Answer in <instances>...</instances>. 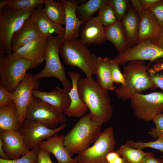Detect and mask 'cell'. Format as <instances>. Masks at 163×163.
Wrapping results in <instances>:
<instances>
[{
	"mask_svg": "<svg viewBox=\"0 0 163 163\" xmlns=\"http://www.w3.org/2000/svg\"><path fill=\"white\" fill-rule=\"evenodd\" d=\"M78 89L81 99L92 117L103 123H107L113 112L107 90L92 77L80 79Z\"/></svg>",
	"mask_w": 163,
	"mask_h": 163,
	"instance_id": "obj_1",
	"label": "cell"
},
{
	"mask_svg": "<svg viewBox=\"0 0 163 163\" xmlns=\"http://www.w3.org/2000/svg\"><path fill=\"white\" fill-rule=\"evenodd\" d=\"M103 123L94 118L89 113L81 117L64 138V146L72 157L94 144L101 133Z\"/></svg>",
	"mask_w": 163,
	"mask_h": 163,
	"instance_id": "obj_2",
	"label": "cell"
},
{
	"mask_svg": "<svg viewBox=\"0 0 163 163\" xmlns=\"http://www.w3.org/2000/svg\"><path fill=\"white\" fill-rule=\"evenodd\" d=\"M125 84L115 90L117 96L123 101L130 99L137 94L148 89L157 88L152 83L148 72L145 61L133 60L123 68Z\"/></svg>",
	"mask_w": 163,
	"mask_h": 163,
	"instance_id": "obj_3",
	"label": "cell"
},
{
	"mask_svg": "<svg viewBox=\"0 0 163 163\" xmlns=\"http://www.w3.org/2000/svg\"><path fill=\"white\" fill-rule=\"evenodd\" d=\"M59 53L66 65L80 69L86 77L95 74L98 57L78 38L63 39Z\"/></svg>",
	"mask_w": 163,
	"mask_h": 163,
	"instance_id": "obj_4",
	"label": "cell"
},
{
	"mask_svg": "<svg viewBox=\"0 0 163 163\" xmlns=\"http://www.w3.org/2000/svg\"><path fill=\"white\" fill-rule=\"evenodd\" d=\"M0 86L13 93L24 77L27 71L38 65L32 61L0 53Z\"/></svg>",
	"mask_w": 163,
	"mask_h": 163,
	"instance_id": "obj_5",
	"label": "cell"
},
{
	"mask_svg": "<svg viewBox=\"0 0 163 163\" xmlns=\"http://www.w3.org/2000/svg\"><path fill=\"white\" fill-rule=\"evenodd\" d=\"M63 38L56 35L47 37V49L45 60V65L39 73L33 75L34 78L39 80L43 78L54 77L61 83L63 89L69 92L72 88V84L67 78L65 69L61 63L59 53Z\"/></svg>",
	"mask_w": 163,
	"mask_h": 163,
	"instance_id": "obj_6",
	"label": "cell"
},
{
	"mask_svg": "<svg viewBox=\"0 0 163 163\" xmlns=\"http://www.w3.org/2000/svg\"><path fill=\"white\" fill-rule=\"evenodd\" d=\"M31 11L16 10L6 6L0 9V53H12V37L30 16Z\"/></svg>",
	"mask_w": 163,
	"mask_h": 163,
	"instance_id": "obj_7",
	"label": "cell"
},
{
	"mask_svg": "<svg viewBox=\"0 0 163 163\" xmlns=\"http://www.w3.org/2000/svg\"><path fill=\"white\" fill-rule=\"evenodd\" d=\"M116 145L113 128L110 126L101 132L92 146L74 159L78 163H105L107 155L114 150Z\"/></svg>",
	"mask_w": 163,
	"mask_h": 163,
	"instance_id": "obj_8",
	"label": "cell"
},
{
	"mask_svg": "<svg viewBox=\"0 0 163 163\" xmlns=\"http://www.w3.org/2000/svg\"><path fill=\"white\" fill-rule=\"evenodd\" d=\"M130 100L136 117L144 121H152L156 115L163 112V92L137 94Z\"/></svg>",
	"mask_w": 163,
	"mask_h": 163,
	"instance_id": "obj_9",
	"label": "cell"
},
{
	"mask_svg": "<svg viewBox=\"0 0 163 163\" xmlns=\"http://www.w3.org/2000/svg\"><path fill=\"white\" fill-rule=\"evenodd\" d=\"M26 119L34 120L53 129L58 123H66V116L40 99L34 97L28 106Z\"/></svg>",
	"mask_w": 163,
	"mask_h": 163,
	"instance_id": "obj_10",
	"label": "cell"
},
{
	"mask_svg": "<svg viewBox=\"0 0 163 163\" xmlns=\"http://www.w3.org/2000/svg\"><path fill=\"white\" fill-rule=\"evenodd\" d=\"M66 126L64 123L52 129L34 120L26 119L20 125L18 132L25 145L30 150L37 146L43 139L57 134Z\"/></svg>",
	"mask_w": 163,
	"mask_h": 163,
	"instance_id": "obj_11",
	"label": "cell"
},
{
	"mask_svg": "<svg viewBox=\"0 0 163 163\" xmlns=\"http://www.w3.org/2000/svg\"><path fill=\"white\" fill-rule=\"evenodd\" d=\"M163 58V48L153 43L149 39L142 40L135 46L126 49L118 55L112 61L119 66L133 60L155 61Z\"/></svg>",
	"mask_w": 163,
	"mask_h": 163,
	"instance_id": "obj_12",
	"label": "cell"
},
{
	"mask_svg": "<svg viewBox=\"0 0 163 163\" xmlns=\"http://www.w3.org/2000/svg\"><path fill=\"white\" fill-rule=\"evenodd\" d=\"M40 85L39 80L34 79L32 73L27 72L12 93L19 126L25 120L28 107L34 98L33 91L39 89Z\"/></svg>",
	"mask_w": 163,
	"mask_h": 163,
	"instance_id": "obj_13",
	"label": "cell"
},
{
	"mask_svg": "<svg viewBox=\"0 0 163 163\" xmlns=\"http://www.w3.org/2000/svg\"><path fill=\"white\" fill-rule=\"evenodd\" d=\"M47 37L41 35L33 41L21 47L12 54L30 61L38 65L44 60L47 49Z\"/></svg>",
	"mask_w": 163,
	"mask_h": 163,
	"instance_id": "obj_14",
	"label": "cell"
},
{
	"mask_svg": "<svg viewBox=\"0 0 163 163\" xmlns=\"http://www.w3.org/2000/svg\"><path fill=\"white\" fill-rule=\"evenodd\" d=\"M4 152L9 159L19 158L30 150L25 145L18 131L7 130L0 131Z\"/></svg>",
	"mask_w": 163,
	"mask_h": 163,
	"instance_id": "obj_15",
	"label": "cell"
},
{
	"mask_svg": "<svg viewBox=\"0 0 163 163\" xmlns=\"http://www.w3.org/2000/svg\"><path fill=\"white\" fill-rule=\"evenodd\" d=\"M140 18L137 41L149 39L155 44L163 28L148 9H144Z\"/></svg>",
	"mask_w": 163,
	"mask_h": 163,
	"instance_id": "obj_16",
	"label": "cell"
},
{
	"mask_svg": "<svg viewBox=\"0 0 163 163\" xmlns=\"http://www.w3.org/2000/svg\"><path fill=\"white\" fill-rule=\"evenodd\" d=\"M84 24L79 35V40L83 43L100 45L106 40L105 27L97 16H93Z\"/></svg>",
	"mask_w": 163,
	"mask_h": 163,
	"instance_id": "obj_17",
	"label": "cell"
},
{
	"mask_svg": "<svg viewBox=\"0 0 163 163\" xmlns=\"http://www.w3.org/2000/svg\"><path fill=\"white\" fill-rule=\"evenodd\" d=\"M30 16L36 24L41 35L47 37L55 33L63 38L65 27L56 23L48 18L43 4L39 5L33 10Z\"/></svg>",
	"mask_w": 163,
	"mask_h": 163,
	"instance_id": "obj_18",
	"label": "cell"
},
{
	"mask_svg": "<svg viewBox=\"0 0 163 163\" xmlns=\"http://www.w3.org/2000/svg\"><path fill=\"white\" fill-rule=\"evenodd\" d=\"M64 136L56 134L43 140L38 145L39 148L52 153L57 163H78L70 155L64 144Z\"/></svg>",
	"mask_w": 163,
	"mask_h": 163,
	"instance_id": "obj_19",
	"label": "cell"
},
{
	"mask_svg": "<svg viewBox=\"0 0 163 163\" xmlns=\"http://www.w3.org/2000/svg\"><path fill=\"white\" fill-rule=\"evenodd\" d=\"M60 1L65 11V33L63 39L78 38L81 31L80 27L85 22L80 20L77 16L76 9L79 2L75 0Z\"/></svg>",
	"mask_w": 163,
	"mask_h": 163,
	"instance_id": "obj_20",
	"label": "cell"
},
{
	"mask_svg": "<svg viewBox=\"0 0 163 163\" xmlns=\"http://www.w3.org/2000/svg\"><path fill=\"white\" fill-rule=\"evenodd\" d=\"M41 35L36 24L30 16L12 37L11 45L13 52L34 40Z\"/></svg>",
	"mask_w": 163,
	"mask_h": 163,
	"instance_id": "obj_21",
	"label": "cell"
},
{
	"mask_svg": "<svg viewBox=\"0 0 163 163\" xmlns=\"http://www.w3.org/2000/svg\"><path fill=\"white\" fill-rule=\"evenodd\" d=\"M33 96L51 105L59 112L64 113L70 106V98L68 92L58 87L50 92L33 90Z\"/></svg>",
	"mask_w": 163,
	"mask_h": 163,
	"instance_id": "obj_22",
	"label": "cell"
},
{
	"mask_svg": "<svg viewBox=\"0 0 163 163\" xmlns=\"http://www.w3.org/2000/svg\"><path fill=\"white\" fill-rule=\"evenodd\" d=\"M68 74L72 82V88L69 92L71 103L64 113L68 117H81L85 114L88 110L81 99L78 91V81L82 77L79 73L73 71L68 72Z\"/></svg>",
	"mask_w": 163,
	"mask_h": 163,
	"instance_id": "obj_23",
	"label": "cell"
},
{
	"mask_svg": "<svg viewBox=\"0 0 163 163\" xmlns=\"http://www.w3.org/2000/svg\"><path fill=\"white\" fill-rule=\"evenodd\" d=\"M106 40L114 46L119 55H121L126 50L127 42L121 21L117 20L113 24L105 27Z\"/></svg>",
	"mask_w": 163,
	"mask_h": 163,
	"instance_id": "obj_24",
	"label": "cell"
},
{
	"mask_svg": "<svg viewBox=\"0 0 163 163\" xmlns=\"http://www.w3.org/2000/svg\"><path fill=\"white\" fill-rule=\"evenodd\" d=\"M112 59L107 57H98L95 75L97 81L105 89L113 91L116 89L111 77L110 67Z\"/></svg>",
	"mask_w": 163,
	"mask_h": 163,
	"instance_id": "obj_25",
	"label": "cell"
},
{
	"mask_svg": "<svg viewBox=\"0 0 163 163\" xmlns=\"http://www.w3.org/2000/svg\"><path fill=\"white\" fill-rule=\"evenodd\" d=\"M19 128L17 109L14 103L0 107V131H18Z\"/></svg>",
	"mask_w": 163,
	"mask_h": 163,
	"instance_id": "obj_26",
	"label": "cell"
},
{
	"mask_svg": "<svg viewBox=\"0 0 163 163\" xmlns=\"http://www.w3.org/2000/svg\"><path fill=\"white\" fill-rule=\"evenodd\" d=\"M140 19L134 9L130 7L121 21L127 44L133 43L137 40Z\"/></svg>",
	"mask_w": 163,
	"mask_h": 163,
	"instance_id": "obj_27",
	"label": "cell"
},
{
	"mask_svg": "<svg viewBox=\"0 0 163 163\" xmlns=\"http://www.w3.org/2000/svg\"><path fill=\"white\" fill-rule=\"evenodd\" d=\"M44 8L47 16L56 23L62 26L65 24L64 7L60 0H45Z\"/></svg>",
	"mask_w": 163,
	"mask_h": 163,
	"instance_id": "obj_28",
	"label": "cell"
},
{
	"mask_svg": "<svg viewBox=\"0 0 163 163\" xmlns=\"http://www.w3.org/2000/svg\"><path fill=\"white\" fill-rule=\"evenodd\" d=\"M108 2L107 0H89L85 3L78 5L76 11L77 16L80 20L85 22Z\"/></svg>",
	"mask_w": 163,
	"mask_h": 163,
	"instance_id": "obj_29",
	"label": "cell"
},
{
	"mask_svg": "<svg viewBox=\"0 0 163 163\" xmlns=\"http://www.w3.org/2000/svg\"><path fill=\"white\" fill-rule=\"evenodd\" d=\"M117 151L127 163H143L144 158L150 152L133 148L126 144L120 146Z\"/></svg>",
	"mask_w": 163,
	"mask_h": 163,
	"instance_id": "obj_30",
	"label": "cell"
},
{
	"mask_svg": "<svg viewBox=\"0 0 163 163\" xmlns=\"http://www.w3.org/2000/svg\"><path fill=\"white\" fill-rule=\"evenodd\" d=\"M45 0H8L0 2V9L5 6L18 10L32 11Z\"/></svg>",
	"mask_w": 163,
	"mask_h": 163,
	"instance_id": "obj_31",
	"label": "cell"
},
{
	"mask_svg": "<svg viewBox=\"0 0 163 163\" xmlns=\"http://www.w3.org/2000/svg\"><path fill=\"white\" fill-rule=\"evenodd\" d=\"M98 12L97 17L104 27L113 24L117 21L113 10L107 3Z\"/></svg>",
	"mask_w": 163,
	"mask_h": 163,
	"instance_id": "obj_32",
	"label": "cell"
},
{
	"mask_svg": "<svg viewBox=\"0 0 163 163\" xmlns=\"http://www.w3.org/2000/svg\"><path fill=\"white\" fill-rule=\"evenodd\" d=\"M39 149L38 146H37L20 158L16 159L6 160L0 158V163H37Z\"/></svg>",
	"mask_w": 163,
	"mask_h": 163,
	"instance_id": "obj_33",
	"label": "cell"
},
{
	"mask_svg": "<svg viewBox=\"0 0 163 163\" xmlns=\"http://www.w3.org/2000/svg\"><path fill=\"white\" fill-rule=\"evenodd\" d=\"M107 4L113 10L117 20L122 21L126 14L128 1L110 0Z\"/></svg>",
	"mask_w": 163,
	"mask_h": 163,
	"instance_id": "obj_34",
	"label": "cell"
},
{
	"mask_svg": "<svg viewBox=\"0 0 163 163\" xmlns=\"http://www.w3.org/2000/svg\"><path fill=\"white\" fill-rule=\"evenodd\" d=\"M126 144L134 148L142 149L146 148H151L160 150L163 153V140L157 139L154 141L148 142H135L133 140H127Z\"/></svg>",
	"mask_w": 163,
	"mask_h": 163,
	"instance_id": "obj_35",
	"label": "cell"
},
{
	"mask_svg": "<svg viewBox=\"0 0 163 163\" xmlns=\"http://www.w3.org/2000/svg\"><path fill=\"white\" fill-rule=\"evenodd\" d=\"M152 121L155 124V127L151 129L150 134L153 138L158 139L163 132V113L157 115Z\"/></svg>",
	"mask_w": 163,
	"mask_h": 163,
	"instance_id": "obj_36",
	"label": "cell"
},
{
	"mask_svg": "<svg viewBox=\"0 0 163 163\" xmlns=\"http://www.w3.org/2000/svg\"><path fill=\"white\" fill-rule=\"evenodd\" d=\"M110 72L112 79L113 82L117 84H121L122 85L125 84L123 74L120 70L119 65L117 63L111 61Z\"/></svg>",
	"mask_w": 163,
	"mask_h": 163,
	"instance_id": "obj_37",
	"label": "cell"
},
{
	"mask_svg": "<svg viewBox=\"0 0 163 163\" xmlns=\"http://www.w3.org/2000/svg\"><path fill=\"white\" fill-rule=\"evenodd\" d=\"M163 28V0L159 1L148 8Z\"/></svg>",
	"mask_w": 163,
	"mask_h": 163,
	"instance_id": "obj_38",
	"label": "cell"
},
{
	"mask_svg": "<svg viewBox=\"0 0 163 163\" xmlns=\"http://www.w3.org/2000/svg\"><path fill=\"white\" fill-rule=\"evenodd\" d=\"M14 104L12 93L0 86V107Z\"/></svg>",
	"mask_w": 163,
	"mask_h": 163,
	"instance_id": "obj_39",
	"label": "cell"
},
{
	"mask_svg": "<svg viewBox=\"0 0 163 163\" xmlns=\"http://www.w3.org/2000/svg\"><path fill=\"white\" fill-rule=\"evenodd\" d=\"M105 163H127L117 151L114 150L107 155Z\"/></svg>",
	"mask_w": 163,
	"mask_h": 163,
	"instance_id": "obj_40",
	"label": "cell"
},
{
	"mask_svg": "<svg viewBox=\"0 0 163 163\" xmlns=\"http://www.w3.org/2000/svg\"><path fill=\"white\" fill-rule=\"evenodd\" d=\"M50 154L48 152L39 148L37 163H53L51 160Z\"/></svg>",
	"mask_w": 163,
	"mask_h": 163,
	"instance_id": "obj_41",
	"label": "cell"
},
{
	"mask_svg": "<svg viewBox=\"0 0 163 163\" xmlns=\"http://www.w3.org/2000/svg\"><path fill=\"white\" fill-rule=\"evenodd\" d=\"M149 76L155 86L163 91V73H154L150 74Z\"/></svg>",
	"mask_w": 163,
	"mask_h": 163,
	"instance_id": "obj_42",
	"label": "cell"
},
{
	"mask_svg": "<svg viewBox=\"0 0 163 163\" xmlns=\"http://www.w3.org/2000/svg\"><path fill=\"white\" fill-rule=\"evenodd\" d=\"M143 163H163V159L157 158L153 153L150 152L144 158Z\"/></svg>",
	"mask_w": 163,
	"mask_h": 163,
	"instance_id": "obj_43",
	"label": "cell"
},
{
	"mask_svg": "<svg viewBox=\"0 0 163 163\" xmlns=\"http://www.w3.org/2000/svg\"><path fill=\"white\" fill-rule=\"evenodd\" d=\"M130 2L134 9L140 18L142 14L144 9L139 0H131Z\"/></svg>",
	"mask_w": 163,
	"mask_h": 163,
	"instance_id": "obj_44",
	"label": "cell"
},
{
	"mask_svg": "<svg viewBox=\"0 0 163 163\" xmlns=\"http://www.w3.org/2000/svg\"><path fill=\"white\" fill-rule=\"evenodd\" d=\"M144 8L148 9L152 7L159 0H140Z\"/></svg>",
	"mask_w": 163,
	"mask_h": 163,
	"instance_id": "obj_45",
	"label": "cell"
},
{
	"mask_svg": "<svg viewBox=\"0 0 163 163\" xmlns=\"http://www.w3.org/2000/svg\"><path fill=\"white\" fill-rule=\"evenodd\" d=\"M0 157L4 159H9L8 157L5 154L3 147V143L2 139L0 137Z\"/></svg>",
	"mask_w": 163,
	"mask_h": 163,
	"instance_id": "obj_46",
	"label": "cell"
},
{
	"mask_svg": "<svg viewBox=\"0 0 163 163\" xmlns=\"http://www.w3.org/2000/svg\"><path fill=\"white\" fill-rule=\"evenodd\" d=\"M155 44L163 48V29L156 41Z\"/></svg>",
	"mask_w": 163,
	"mask_h": 163,
	"instance_id": "obj_47",
	"label": "cell"
},
{
	"mask_svg": "<svg viewBox=\"0 0 163 163\" xmlns=\"http://www.w3.org/2000/svg\"><path fill=\"white\" fill-rule=\"evenodd\" d=\"M158 139L163 140V132Z\"/></svg>",
	"mask_w": 163,
	"mask_h": 163,
	"instance_id": "obj_48",
	"label": "cell"
},
{
	"mask_svg": "<svg viewBox=\"0 0 163 163\" xmlns=\"http://www.w3.org/2000/svg\"><path fill=\"white\" fill-rule=\"evenodd\" d=\"M161 158H162V159H163V153H162V155L161 156Z\"/></svg>",
	"mask_w": 163,
	"mask_h": 163,
	"instance_id": "obj_49",
	"label": "cell"
}]
</instances>
